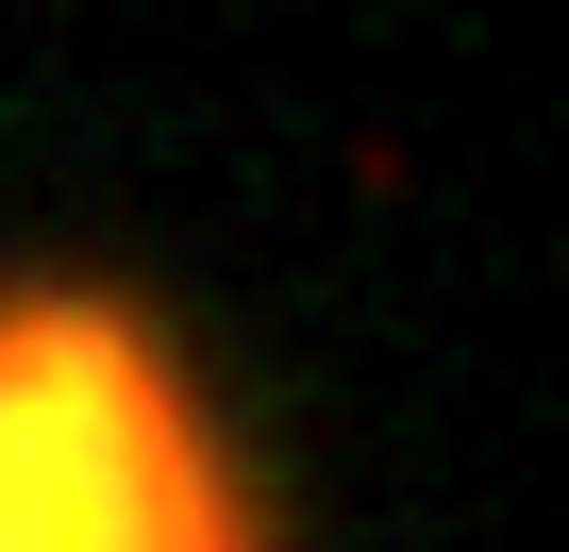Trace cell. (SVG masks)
Listing matches in <instances>:
<instances>
[{
  "instance_id": "cell-1",
  "label": "cell",
  "mask_w": 569,
  "mask_h": 552,
  "mask_svg": "<svg viewBox=\"0 0 569 552\" xmlns=\"http://www.w3.org/2000/svg\"><path fill=\"white\" fill-rule=\"evenodd\" d=\"M0 552H268L218 385L151 302L68 268L0 285Z\"/></svg>"
}]
</instances>
